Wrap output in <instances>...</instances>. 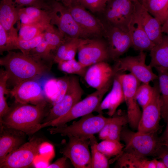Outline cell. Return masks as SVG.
<instances>
[{
	"label": "cell",
	"mask_w": 168,
	"mask_h": 168,
	"mask_svg": "<svg viewBox=\"0 0 168 168\" xmlns=\"http://www.w3.org/2000/svg\"><path fill=\"white\" fill-rule=\"evenodd\" d=\"M80 39L66 38L55 52L54 63L75 58Z\"/></svg>",
	"instance_id": "cell-27"
},
{
	"label": "cell",
	"mask_w": 168,
	"mask_h": 168,
	"mask_svg": "<svg viewBox=\"0 0 168 168\" xmlns=\"http://www.w3.org/2000/svg\"><path fill=\"white\" fill-rule=\"evenodd\" d=\"M49 24H21L18 34V40H26L32 39L43 33Z\"/></svg>",
	"instance_id": "cell-33"
},
{
	"label": "cell",
	"mask_w": 168,
	"mask_h": 168,
	"mask_svg": "<svg viewBox=\"0 0 168 168\" xmlns=\"http://www.w3.org/2000/svg\"><path fill=\"white\" fill-rule=\"evenodd\" d=\"M84 92L78 77L70 76L68 87L64 96L60 101L52 106L43 123L53 121L67 113L81 100Z\"/></svg>",
	"instance_id": "cell-14"
},
{
	"label": "cell",
	"mask_w": 168,
	"mask_h": 168,
	"mask_svg": "<svg viewBox=\"0 0 168 168\" xmlns=\"http://www.w3.org/2000/svg\"><path fill=\"white\" fill-rule=\"evenodd\" d=\"M129 0L131 1L132 2H133V0Z\"/></svg>",
	"instance_id": "cell-53"
},
{
	"label": "cell",
	"mask_w": 168,
	"mask_h": 168,
	"mask_svg": "<svg viewBox=\"0 0 168 168\" xmlns=\"http://www.w3.org/2000/svg\"><path fill=\"white\" fill-rule=\"evenodd\" d=\"M44 37L51 51H55L66 38L54 26L50 24L44 32Z\"/></svg>",
	"instance_id": "cell-32"
},
{
	"label": "cell",
	"mask_w": 168,
	"mask_h": 168,
	"mask_svg": "<svg viewBox=\"0 0 168 168\" xmlns=\"http://www.w3.org/2000/svg\"><path fill=\"white\" fill-rule=\"evenodd\" d=\"M128 123L127 115H118L111 118L109 125V139L120 141L124 126Z\"/></svg>",
	"instance_id": "cell-37"
},
{
	"label": "cell",
	"mask_w": 168,
	"mask_h": 168,
	"mask_svg": "<svg viewBox=\"0 0 168 168\" xmlns=\"http://www.w3.org/2000/svg\"><path fill=\"white\" fill-rule=\"evenodd\" d=\"M161 29L162 33L168 35V17L162 25Z\"/></svg>",
	"instance_id": "cell-49"
},
{
	"label": "cell",
	"mask_w": 168,
	"mask_h": 168,
	"mask_svg": "<svg viewBox=\"0 0 168 168\" xmlns=\"http://www.w3.org/2000/svg\"><path fill=\"white\" fill-rule=\"evenodd\" d=\"M0 59V65L7 74L9 82L13 86L25 80H34L49 73L51 68L29 55L12 51Z\"/></svg>",
	"instance_id": "cell-2"
},
{
	"label": "cell",
	"mask_w": 168,
	"mask_h": 168,
	"mask_svg": "<svg viewBox=\"0 0 168 168\" xmlns=\"http://www.w3.org/2000/svg\"><path fill=\"white\" fill-rule=\"evenodd\" d=\"M118 74L127 107L128 123L131 128L135 130L138 129L142 114L136 96V90L141 82L130 73Z\"/></svg>",
	"instance_id": "cell-9"
},
{
	"label": "cell",
	"mask_w": 168,
	"mask_h": 168,
	"mask_svg": "<svg viewBox=\"0 0 168 168\" xmlns=\"http://www.w3.org/2000/svg\"><path fill=\"white\" fill-rule=\"evenodd\" d=\"M158 158L161 159L168 168V147L162 145L158 149L156 155Z\"/></svg>",
	"instance_id": "cell-44"
},
{
	"label": "cell",
	"mask_w": 168,
	"mask_h": 168,
	"mask_svg": "<svg viewBox=\"0 0 168 168\" xmlns=\"http://www.w3.org/2000/svg\"><path fill=\"white\" fill-rule=\"evenodd\" d=\"M111 118H106L102 114L96 115L91 113L82 117L78 121L68 126L52 127L47 130L51 134H59L63 136H72L90 139L99 133Z\"/></svg>",
	"instance_id": "cell-3"
},
{
	"label": "cell",
	"mask_w": 168,
	"mask_h": 168,
	"mask_svg": "<svg viewBox=\"0 0 168 168\" xmlns=\"http://www.w3.org/2000/svg\"><path fill=\"white\" fill-rule=\"evenodd\" d=\"M78 61L89 67L110 59L107 42L99 38H81L78 50Z\"/></svg>",
	"instance_id": "cell-10"
},
{
	"label": "cell",
	"mask_w": 168,
	"mask_h": 168,
	"mask_svg": "<svg viewBox=\"0 0 168 168\" xmlns=\"http://www.w3.org/2000/svg\"><path fill=\"white\" fill-rule=\"evenodd\" d=\"M118 165L120 168H156L154 159L148 160L146 157L123 152L117 157Z\"/></svg>",
	"instance_id": "cell-26"
},
{
	"label": "cell",
	"mask_w": 168,
	"mask_h": 168,
	"mask_svg": "<svg viewBox=\"0 0 168 168\" xmlns=\"http://www.w3.org/2000/svg\"><path fill=\"white\" fill-rule=\"evenodd\" d=\"M21 8L38 22L47 25L50 24V17L48 12L45 10L35 6H29Z\"/></svg>",
	"instance_id": "cell-39"
},
{
	"label": "cell",
	"mask_w": 168,
	"mask_h": 168,
	"mask_svg": "<svg viewBox=\"0 0 168 168\" xmlns=\"http://www.w3.org/2000/svg\"><path fill=\"white\" fill-rule=\"evenodd\" d=\"M137 0H133V2L135 1H137Z\"/></svg>",
	"instance_id": "cell-54"
},
{
	"label": "cell",
	"mask_w": 168,
	"mask_h": 168,
	"mask_svg": "<svg viewBox=\"0 0 168 168\" xmlns=\"http://www.w3.org/2000/svg\"><path fill=\"white\" fill-rule=\"evenodd\" d=\"M67 7L75 21L88 38L104 36L105 26L102 20L75 0Z\"/></svg>",
	"instance_id": "cell-13"
},
{
	"label": "cell",
	"mask_w": 168,
	"mask_h": 168,
	"mask_svg": "<svg viewBox=\"0 0 168 168\" xmlns=\"http://www.w3.org/2000/svg\"><path fill=\"white\" fill-rule=\"evenodd\" d=\"M90 141L91 149V168H109L108 159L97 149L98 143L94 135L90 138Z\"/></svg>",
	"instance_id": "cell-34"
},
{
	"label": "cell",
	"mask_w": 168,
	"mask_h": 168,
	"mask_svg": "<svg viewBox=\"0 0 168 168\" xmlns=\"http://www.w3.org/2000/svg\"><path fill=\"white\" fill-rule=\"evenodd\" d=\"M18 49L16 44L8 36L7 32L0 24V54Z\"/></svg>",
	"instance_id": "cell-41"
},
{
	"label": "cell",
	"mask_w": 168,
	"mask_h": 168,
	"mask_svg": "<svg viewBox=\"0 0 168 168\" xmlns=\"http://www.w3.org/2000/svg\"><path fill=\"white\" fill-rule=\"evenodd\" d=\"M68 159L63 156L57 159L53 163L48 166V168H64L68 167L67 160Z\"/></svg>",
	"instance_id": "cell-45"
},
{
	"label": "cell",
	"mask_w": 168,
	"mask_h": 168,
	"mask_svg": "<svg viewBox=\"0 0 168 168\" xmlns=\"http://www.w3.org/2000/svg\"><path fill=\"white\" fill-rule=\"evenodd\" d=\"M124 101V94L119 74L115 73L111 91L101 101L95 112L102 114L103 110L107 109V114L112 116L114 114L119 106Z\"/></svg>",
	"instance_id": "cell-22"
},
{
	"label": "cell",
	"mask_w": 168,
	"mask_h": 168,
	"mask_svg": "<svg viewBox=\"0 0 168 168\" xmlns=\"http://www.w3.org/2000/svg\"><path fill=\"white\" fill-rule=\"evenodd\" d=\"M18 8L15 6L14 0H1L0 24L3 27L9 37L17 45L18 35L14 25L19 21Z\"/></svg>",
	"instance_id": "cell-21"
},
{
	"label": "cell",
	"mask_w": 168,
	"mask_h": 168,
	"mask_svg": "<svg viewBox=\"0 0 168 168\" xmlns=\"http://www.w3.org/2000/svg\"><path fill=\"white\" fill-rule=\"evenodd\" d=\"M154 91L149 103L142 109L138 131L142 133H156L161 117V100L158 83H155Z\"/></svg>",
	"instance_id": "cell-15"
},
{
	"label": "cell",
	"mask_w": 168,
	"mask_h": 168,
	"mask_svg": "<svg viewBox=\"0 0 168 168\" xmlns=\"http://www.w3.org/2000/svg\"><path fill=\"white\" fill-rule=\"evenodd\" d=\"M124 127L120 135V139L125 144L123 152L144 157L156 156L161 145L160 138L157 137L156 133L135 132L125 129Z\"/></svg>",
	"instance_id": "cell-4"
},
{
	"label": "cell",
	"mask_w": 168,
	"mask_h": 168,
	"mask_svg": "<svg viewBox=\"0 0 168 168\" xmlns=\"http://www.w3.org/2000/svg\"><path fill=\"white\" fill-rule=\"evenodd\" d=\"M146 53L140 51L137 56L118 59L113 68L114 73L128 71L142 83H149L158 79V76L154 73L152 68L146 64Z\"/></svg>",
	"instance_id": "cell-7"
},
{
	"label": "cell",
	"mask_w": 168,
	"mask_h": 168,
	"mask_svg": "<svg viewBox=\"0 0 168 168\" xmlns=\"http://www.w3.org/2000/svg\"><path fill=\"white\" fill-rule=\"evenodd\" d=\"M158 73V85L161 100V117L165 122L168 121V69L155 68Z\"/></svg>",
	"instance_id": "cell-28"
},
{
	"label": "cell",
	"mask_w": 168,
	"mask_h": 168,
	"mask_svg": "<svg viewBox=\"0 0 168 168\" xmlns=\"http://www.w3.org/2000/svg\"><path fill=\"white\" fill-rule=\"evenodd\" d=\"M18 15L19 21H20L21 24L30 25L37 23L41 24L38 22L32 17L24 12L21 8H18Z\"/></svg>",
	"instance_id": "cell-43"
},
{
	"label": "cell",
	"mask_w": 168,
	"mask_h": 168,
	"mask_svg": "<svg viewBox=\"0 0 168 168\" xmlns=\"http://www.w3.org/2000/svg\"><path fill=\"white\" fill-rule=\"evenodd\" d=\"M8 76L7 73L3 69L0 71V122L3 117L9 111L11 107H9L5 95L9 93L7 88Z\"/></svg>",
	"instance_id": "cell-35"
},
{
	"label": "cell",
	"mask_w": 168,
	"mask_h": 168,
	"mask_svg": "<svg viewBox=\"0 0 168 168\" xmlns=\"http://www.w3.org/2000/svg\"><path fill=\"white\" fill-rule=\"evenodd\" d=\"M68 142L60 152L69 159L75 168H91V155L89 149L90 139L68 136Z\"/></svg>",
	"instance_id": "cell-12"
},
{
	"label": "cell",
	"mask_w": 168,
	"mask_h": 168,
	"mask_svg": "<svg viewBox=\"0 0 168 168\" xmlns=\"http://www.w3.org/2000/svg\"><path fill=\"white\" fill-rule=\"evenodd\" d=\"M104 24L105 26L104 36L107 39L110 58L116 61L132 46L131 35L129 32Z\"/></svg>",
	"instance_id": "cell-16"
},
{
	"label": "cell",
	"mask_w": 168,
	"mask_h": 168,
	"mask_svg": "<svg viewBox=\"0 0 168 168\" xmlns=\"http://www.w3.org/2000/svg\"><path fill=\"white\" fill-rule=\"evenodd\" d=\"M93 13H102L111 0H74Z\"/></svg>",
	"instance_id": "cell-40"
},
{
	"label": "cell",
	"mask_w": 168,
	"mask_h": 168,
	"mask_svg": "<svg viewBox=\"0 0 168 168\" xmlns=\"http://www.w3.org/2000/svg\"><path fill=\"white\" fill-rule=\"evenodd\" d=\"M46 9L50 17V24L56 26L66 38H88L75 21L68 7L62 3L53 1Z\"/></svg>",
	"instance_id": "cell-5"
},
{
	"label": "cell",
	"mask_w": 168,
	"mask_h": 168,
	"mask_svg": "<svg viewBox=\"0 0 168 168\" xmlns=\"http://www.w3.org/2000/svg\"><path fill=\"white\" fill-rule=\"evenodd\" d=\"M26 135L20 131L3 125L0 126V164L8 155L25 143Z\"/></svg>",
	"instance_id": "cell-20"
},
{
	"label": "cell",
	"mask_w": 168,
	"mask_h": 168,
	"mask_svg": "<svg viewBox=\"0 0 168 168\" xmlns=\"http://www.w3.org/2000/svg\"><path fill=\"white\" fill-rule=\"evenodd\" d=\"M162 25L168 17V0H148L142 4Z\"/></svg>",
	"instance_id": "cell-29"
},
{
	"label": "cell",
	"mask_w": 168,
	"mask_h": 168,
	"mask_svg": "<svg viewBox=\"0 0 168 168\" xmlns=\"http://www.w3.org/2000/svg\"><path fill=\"white\" fill-rule=\"evenodd\" d=\"M134 9L133 2L129 0H111L102 13V21L104 24L129 32L128 26Z\"/></svg>",
	"instance_id": "cell-8"
},
{
	"label": "cell",
	"mask_w": 168,
	"mask_h": 168,
	"mask_svg": "<svg viewBox=\"0 0 168 168\" xmlns=\"http://www.w3.org/2000/svg\"><path fill=\"white\" fill-rule=\"evenodd\" d=\"M147 0H138V1L142 4L147 1Z\"/></svg>",
	"instance_id": "cell-52"
},
{
	"label": "cell",
	"mask_w": 168,
	"mask_h": 168,
	"mask_svg": "<svg viewBox=\"0 0 168 168\" xmlns=\"http://www.w3.org/2000/svg\"><path fill=\"white\" fill-rule=\"evenodd\" d=\"M152 68H162L168 69V35H163L161 41L150 51Z\"/></svg>",
	"instance_id": "cell-25"
},
{
	"label": "cell",
	"mask_w": 168,
	"mask_h": 168,
	"mask_svg": "<svg viewBox=\"0 0 168 168\" xmlns=\"http://www.w3.org/2000/svg\"><path fill=\"white\" fill-rule=\"evenodd\" d=\"M60 1L65 6L68 7L70 6L73 2L74 0H57Z\"/></svg>",
	"instance_id": "cell-50"
},
{
	"label": "cell",
	"mask_w": 168,
	"mask_h": 168,
	"mask_svg": "<svg viewBox=\"0 0 168 168\" xmlns=\"http://www.w3.org/2000/svg\"><path fill=\"white\" fill-rule=\"evenodd\" d=\"M110 88L108 87L101 90H96L77 102L64 115L51 121L42 123V128L63 126L75 119L95 112Z\"/></svg>",
	"instance_id": "cell-6"
},
{
	"label": "cell",
	"mask_w": 168,
	"mask_h": 168,
	"mask_svg": "<svg viewBox=\"0 0 168 168\" xmlns=\"http://www.w3.org/2000/svg\"><path fill=\"white\" fill-rule=\"evenodd\" d=\"M114 74L113 68L106 62L103 61L89 66L84 78L90 86L101 90L111 86Z\"/></svg>",
	"instance_id": "cell-18"
},
{
	"label": "cell",
	"mask_w": 168,
	"mask_h": 168,
	"mask_svg": "<svg viewBox=\"0 0 168 168\" xmlns=\"http://www.w3.org/2000/svg\"><path fill=\"white\" fill-rule=\"evenodd\" d=\"M58 64V68L61 71L68 74H76L83 77L89 67L83 66L75 58L63 61Z\"/></svg>",
	"instance_id": "cell-36"
},
{
	"label": "cell",
	"mask_w": 168,
	"mask_h": 168,
	"mask_svg": "<svg viewBox=\"0 0 168 168\" xmlns=\"http://www.w3.org/2000/svg\"><path fill=\"white\" fill-rule=\"evenodd\" d=\"M154 160L156 168H167L164 163L161 160L159 161L155 158Z\"/></svg>",
	"instance_id": "cell-48"
},
{
	"label": "cell",
	"mask_w": 168,
	"mask_h": 168,
	"mask_svg": "<svg viewBox=\"0 0 168 168\" xmlns=\"http://www.w3.org/2000/svg\"><path fill=\"white\" fill-rule=\"evenodd\" d=\"M154 91V86H151L149 83H142L138 86L136 96L138 102L142 110L151 101Z\"/></svg>",
	"instance_id": "cell-38"
},
{
	"label": "cell",
	"mask_w": 168,
	"mask_h": 168,
	"mask_svg": "<svg viewBox=\"0 0 168 168\" xmlns=\"http://www.w3.org/2000/svg\"><path fill=\"white\" fill-rule=\"evenodd\" d=\"M9 93L16 103L37 105L47 100L40 84L34 80L22 81L14 86Z\"/></svg>",
	"instance_id": "cell-17"
},
{
	"label": "cell",
	"mask_w": 168,
	"mask_h": 168,
	"mask_svg": "<svg viewBox=\"0 0 168 168\" xmlns=\"http://www.w3.org/2000/svg\"><path fill=\"white\" fill-rule=\"evenodd\" d=\"M111 118L110 119L105 125L99 132V137L100 139L102 140L109 139V125Z\"/></svg>",
	"instance_id": "cell-46"
},
{
	"label": "cell",
	"mask_w": 168,
	"mask_h": 168,
	"mask_svg": "<svg viewBox=\"0 0 168 168\" xmlns=\"http://www.w3.org/2000/svg\"><path fill=\"white\" fill-rule=\"evenodd\" d=\"M44 38V32L29 40H18V49L23 54L29 55L30 52L36 47Z\"/></svg>",
	"instance_id": "cell-42"
},
{
	"label": "cell",
	"mask_w": 168,
	"mask_h": 168,
	"mask_svg": "<svg viewBox=\"0 0 168 168\" xmlns=\"http://www.w3.org/2000/svg\"><path fill=\"white\" fill-rule=\"evenodd\" d=\"M70 76H65L47 80L43 91L47 100L53 106L60 101L65 94L69 83Z\"/></svg>",
	"instance_id": "cell-23"
},
{
	"label": "cell",
	"mask_w": 168,
	"mask_h": 168,
	"mask_svg": "<svg viewBox=\"0 0 168 168\" xmlns=\"http://www.w3.org/2000/svg\"><path fill=\"white\" fill-rule=\"evenodd\" d=\"M43 142L40 138H33L8 155L0 164V168H26L30 166L39 152Z\"/></svg>",
	"instance_id": "cell-11"
},
{
	"label": "cell",
	"mask_w": 168,
	"mask_h": 168,
	"mask_svg": "<svg viewBox=\"0 0 168 168\" xmlns=\"http://www.w3.org/2000/svg\"><path fill=\"white\" fill-rule=\"evenodd\" d=\"M161 144L162 145H164L168 147V141L162 142Z\"/></svg>",
	"instance_id": "cell-51"
},
{
	"label": "cell",
	"mask_w": 168,
	"mask_h": 168,
	"mask_svg": "<svg viewBox=\"0 0 168 168\" xmlns=\"http://www.w3.org/2000/svg\"><path fill=\"white\" fill-rule=\"evenodd\" d=\"M160 138L161 142L168 141V121L167 122V124L165 131L162 136Z\"/></svg>",
	"instance_id": "cell-47"
},
{
	"label": "cell",
	"mask_w": 168,
	"mask_h": 168,
	"mask_svg": "<svg viewBox=\"0 0 168 168\" xmlns=\"http://www.w3.org/2000/svg\"><path fill=\"white\" fill-rule=\"evenodd\" d=\"M47 100L37 105L16 103L0 122V126L22 131L31 136L42 128L41 124L49 113Z\"/></svg>",
	"instance_id": "cell-1"
},
{
	"label": "cell",
	"mask_w": 168,
	"mask_h": 168,
	"mask_svg": "<svg viewBox=\"0 0 168 168\" xmlns=\"http://www.w3.org/2000/svg\"><path fill=\"white\" fill-rule=\"evenodd\" d=\"M29 55L50 68L54 63V55L51 53L44 37L40 44L30 52Z\"/></svg>",
	"instance_id": "cell-30"
},
{
	"label": "cell",
	"mask_w": 168,
	"mask_h": 168,
	"mask_svg": "<svg viewBox=\"0 0 168 168\" xmlns=\"http://www.w3.org/2000/svg\"><path fill=\"white\" fill-rule=\"evenodd\" d=\"M133 3L134 15L151 41L155 44L159 43L162 39L163 35L160 22L150 14L138 0L133 2Z\"/></svg>",
	"instance_id": "cell-19"
},
{
	"label": "cell",
	"mask_w": 168,
	"mask_h": 168,
	"mask_svg": "<svg viewBox=\"0 0 168 168\" xmlns=\"http://www.w3.org/2000/svg\"><path fill=\"white\" fill-rule=\"evenodd\" d=\"M124 145L116 140L108 139L98 143V150L108 159L113 157H118L123 152Z\"/></svg>",
	"instance_id": "cell-31"
},
{
	"label": "cell",
	"mask_w": 168,
	"mask_h": 168,
	"mask_svg": "<svg viewBox=\"0 0 168 168\" xmlns=\"http://www.w3.org/2000/svg\"><path fill=\"white\" fill-rule=\"evenodd\" d=\"M132 46L137 51H150L155 44L151 41L140 22L134 15L128 26Z\"/></svg>",
	"instance_id": "cell-24"
}]
</instances>
